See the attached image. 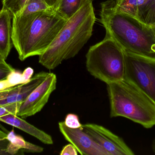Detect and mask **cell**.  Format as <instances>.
Listing matches in <instances>:
<instances>
[{
  "instance_id": "obj_17",
  "label": "cell",
  "mask_w": 155,
  "mask_h": 155,
  "mask_svg": "<svg viewBox=\"0 0 155 155\" xmlns=\"http://www.w3.org/2000/svg\"><path fill=\"white\" fill-rule=\"evenodd\" d=\"M55 9L51 7L45 0H29L22 9L15 15H25L41 11Z\"/></svg>"
},
{
  "instance_id": "obj_18",
  "label": "cell",
  "mask_w": 155,
  "mask_h": 155,
  "mask_svg": "<svg viewBox=\"0 0 155 155\" xmlns=\"http://www.w3.org/2000/svg\"><path fill=\"white\" fill-rule=\"evenodd\" d=\"M29 0H2V6L7 8L12 15L17 14ZM51 7L56 9L60 0H45Z\"/></svg>"
},
{
  "instance_id": "obj_21",
  "label": "cell",
  "mask_w": 155,
  "mask_h": 155,
  "mask_svg": "<svg viewBox=\"0 0 155 155\" xmlns=\"http://www.w3.org/2000/svg\"><path fill=\"white\" fill-rule=\"evenodd\" d=\"M7 133L0 129V155H9L7 152L9 141L6 139Z\"/></svg>"
},
{
  "instance_id": "obj_26",
  "label": "cell",
  "mask_w": 155,
  "mask_h": 155,
  "mask_svg": "<svg viewBox=\"0 0 155 155\" xmlns=\"http://www.w3.org/2000/svg\"><path fill=\"white\" fill-rule=\"evenodd\" d=\"M5 62H5V59L0 54V64L4 63Z\"/></svg>"
},
{
  "instance_id": "obj_12",
  "label": "cell",
  "mask_w": 155,
  "mask_h": 155,
  "mask_svg": "<svg viewBox=\"0 0 155 155\" xmlns=\"http://www.w3.org/2000/svg\"><path fill=\"white\" fill-rule=\"evenodd\" d=\"M0 122L18 128L25 133L32 136L43 143L47 145L53 144L52 136L35 126L27 123L17 115L9 114L0 117Z\"/></svg>"
},
{
  "instance_id": "obj_4",
  "label": "cell",
  "mask_w": 155,
  "mask_h": 155,
  "mask_svg": "<svg viewBox=\"0 0 155 155\" xmlns=\"http://www.w3.org/2000/svg\"><path fill=\"white\" fill-rule=\"evenodd\" d=\"M110 117H125L147 128L155 126V103L133 83L124 79L107 84Z\"/></svg>"
},
{
  "instance_id": "obj_3",
  "label": "cell",
  "mask_w": 155,
  "mask_h": 155,
  "mask_svg": "<svg viewBox=\"0 0 155 155\" xmlns=\"http://www.w3.org/2000/svg\"><path fill=\"white\" fill-rule=\"evenodd\" d=\"M92 2L86 1L67 21L48 49L39 56L41 65L53 70L64 61L77 55L87 43L96 20Z\"/></svg>"
},
{
  "instance_id": "obj_1",
  "label": "cell",
  "mask_w": 155,
  "mask_h": 155,
  "mask_svg": "<svg viewBox=\"0 0 155 155\" xmlns=\"http://www.w3.org/2000/svg\"><path fill=\"white\" fill-rule=\"evenodd\" d=\"M68 20L56 9L13 15L12 41L19 59L24 61L42 54Z\"/></svg>"
},
{
  "instance_id": "obj_22",
  "label": "cell",
  "mask_w": 155,
  "mask_h": 155,
  "mask_svg": "<svg viewBox=\"0 0 155 155\" xmlns=\"http://www.w3.org/2000/svg\"><path fill=\"white\" fill-rule=\"evenodd\" d=\"M15 70L7 62L0 64V81L5 79L11 72Z\"/></svg>"
},
{
  "instance_id": "obj_9",
  "label": "cell",
  "mask_w": 155,
  "mask_h": 155,
  "mask_svg": "<svg viewBox=\"0 0 155 155\" xmlns=\"http://www.w3.org/2000/svg\"><path fill=\"white\" fill-rule=\"evenodd\" d=\"M59 127L64 138L75 147L80 154L110 155L83 128H69L65 125L64 122H60Z\"/></svg>"
},
{
  "instance_id": "obj_24",
  "label": "cell",
  "mask_w": 155,
  "mask_h": 155,
  "mask_svg": "<svg viewBox=\"0 0 155 155\" xmlns=\"http://www.w3.org/2000/svg\"><path fill=\"white\" fill-rule=\"evenodd\" d=\"M16 86H15L5 89L3 91H0V101L6 98L10 94L11 92L14 89L15 87Z\"/></svg>"
},
{
  "instance_id": "obj_16",
  "label": "cell",
  "mask_w": 155,
  "mask_h": 155,
  "mask_svg": "<svg viewBox=\"0 0 155 155\" xmlns=\"http://www.w3.org/2000/svg\"><path fill=\"white\" fill-rule=\"evenodd\" d=\"M87 0H60L56 8L61 15L69 20L75 14Z\"/></svg>"
},
{
  "instance_id": "obj_25",
  "label": "cell",
  "mask_w": 155,
  "mask_h": 155,
  "mask_svg": "<svg viewBox=\"0 0 155 155\" xmlns=\"http://www.w3.org/2000/svg\"><path fill=\"white\" fill-rule=\"evenodd\" d=\"M152 149L155 154V138L153 140L152 143Z\"/></svg>"
},
{
  "instance_id": "obj_15",
  "label": "cell",
  "mask_w": 155,
  "mask_h": 155,
  "mask_svg": "<svg viewBox=\"0 0 155 155\" xmlns=\"http://www.w3.org/2000/svg\"><path fill=\"white\" fill-rule=\"evenodd\" d=\"M137 19L148 26L155 25V0H148L140 7Z\"/></svg>"
},
{
  "instance_id": "obj_7",
  "label": "cell",
  "mask_w": 155,
  "mask_h": 155,
  "mask_svg": "<svg viewBox=\"0 0 155 155\" xmlns=\"http://www.w3.org/2000/svg\"><path fill=\"white\" fill-rule=\"evenodd\" d=\"M56 75L49 73L43 82L22 103L16 115L25 119L41 112L56 89Z\"/></svg>"
},
{
  "instance_id": "obj_27",
  "label": "cell",
  "mask_w": 155,
  "mask_h": 155,
  "mask_svg": "<svg viewBox=\"0 0 155 155\" xmlns=\"http://www.w3.org/2000/svg\"><path fill=\"white\" fill-rule=\"evenodd\" d=\"M152 27V29H153V31H154V33H155V25L154 26H151Z\"/></svg>"
},
{
  "instance_id": "obj_14",
  "label": "cell",
  "mask_w": 155,
  "mask_h": 155,
  "mask_svg": "<svg viewBox=\"0 0 155 155\" xmlns=\"http://www.w3.org/2000/svg\"><path fill=\"white\" fill-rule=\"evenodd\" d=\"M148 0H115L116 10L137 18L138 10Z\"/></svg>"
},
{
  "instance_id": "obj_20",
  "label": "cell",
  "mask_w": 155,
  "mask_h": 155,
  "mask_svg": "<svg viewBox=\"0 0 155 155\" xmlns=\"http://www.w3.org/2000/svg\"><path fill=\"white\" fill-rule=\"evenodd\" d=\"M64 124L67 127L72 129L82 128V125L79 122L77 115L70 113L66 115L64 120Z\"/></svg>"
},
{
  "instance_id": "obj_10",
  "label": "cell",
  "mask_w": 155,
  "mask_h": 155,
  "mask_svg": "<svg viewBox=\"0 0 155 155\" xmlns=\"http://www.w3.org/2000/svg\"><path fill=\"white\" fill-rule=\"evenodd\" d=\"M48 73L44 72H40L35 75L27 83L16 86L6 98L0 101V106L13 103L21 104L43 82Z\"/></svg>"
},
{
  "instance_id": "obj_5",
  "label": "cell",
  "mask_w": 155,
  "mask_h": 155,
  "mask_svg": "<svg viewBox=\"0 0 155 155\" xmlns=\"http://www.w3.org/2000/svg\"><path fill=\"white\" fill-rule=\"evenodd\" d=\"M86 58L87 71L96 79L107 84L124 79L125 63L123 49L107 35L101 42L90 46Z\"/></svg>"
},
{
  "instance_id": "obj_19",
  "label": "cell",
  "mask_w": 155,
  "mask_h": 155,
  "mask_svg": "<svg viewBox=\"0 0 155 155\" xmlns=\"http://www.w3.org/2000/svg\"><path fill=\"white\" fill-rule=\"evenodd\" d=\"M21 104L20 103H13L0 106V117L9 114L16 115Z\"/></svg>"
},
{
  "instance_id": "obj_23",
  "label": "cell",
  "mask_w": 155,
  "mask_h": 155,
  "mask_svg": "<svg viewBox=\"0 0 155 155\" xmlns=\"http://www.w3.org/2000/svg\"><path fill=\"white\" fill-rule=\"evenodd\" d=\"M60 155H77V151L72 144H69L63 147Z\"/></svg>"
},
{
  "instance_id": "obj_11",
  "label": "cell",
  "mask_w": 155,
  "mask_h": 155,
  "mask_svg": "<svg viewBox=\"0 0 155 155\" xmlns=\"http://www.w3.org/2000/svg\"><path fill=\"white\" fill-rule=\"evenodd\" d=\"M13 15L7 8L2 6L0 10V54L5 60L12 47V21Z\"/></svg>"
},
{
  "instance_id": "obj_28",
  "label": "cell",
  "mask_w": 155,
  "mask_h": 155,
  "mask_svg": "<svg viewBox=\"0 0 155 155\" xmlns=\"http://www.w3.org/2000/svg\"><path fill=\"white\" fill-rule=\"evenodd\" d=\"M91 1H92V2H93V1H94V0H91Z\"/></svg>"
},
{
  "instance_id": "obj_6",
  "label": "cell",
  "mask_w": 155,
  "mask_h": 155,
  "mask_svg": "<svg viewBox=\"0 0 155 155\" xmlns=\"http://www.w3.org/2000/svg\"><path fill=\"white\" fill-rule=\"evenodd\" d=\"M123 52L125 63L124 79L135 85L155 103V58L124 50Z\"/></svg>"
},
{
  "instance_id": "obj_2",
  "label": "cell",
  "mask_w": 155,
  "mask_h": 155,
  "mask_svg": "<svg viewBox=\"0 0 155 155\" xmlns=\"http://www.w3.org/2000/svg\"><path fill=\"white\" fill-rule=\"evenodd\" d=\"M115 5V0H107L100 5L99 21L106 34L127 52L155 58V33L152 27L118 12Z\"/></svg>"
},
{
  "instance_id": "obj_13",
  "label": "cell",
  "mask_w": 155,
  "mask_h": 155,
  "mask_svg": "<svg viewBox=\"0 0 155 155\" xmlns=\"http://www.w3.org/2000/svg\"><path fill=\"white\" fill-rule=\"evenodd\" d=\"M6 139L9 141L7 149L9 155L17 154L19 152L41 153L44 150L43 147L25 141L21 136L16 134L13 129L7 133Z\"/></svg>"
},
{
  "instance_id": "obj_8",
  "label": "cell",
  "mask_w": 155,
  "mask_h": 155,
  "mask_svg": "<svg viewBox=\"0 0 155 155\" xmlns=\"http://www.w3.org/2000/svg\"><path fill=\"white\" fill-rule=\"evenodd\" d=\"M82 128L110 155L135 154L122 138L102 126L87 123Z\"/></svg>"
}]
</instances>
